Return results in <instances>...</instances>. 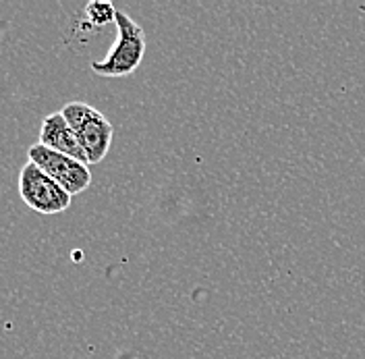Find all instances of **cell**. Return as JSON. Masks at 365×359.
Wrapping results in <instances>:
<instances>
[{
	"label": "cell",
	"mask_w": 365,
	"mask_h": 359,
	"mask_svg": "<svg viewBox=\"0 0 365 359\" xmlns=\"http://www.w3.org/2000/svg\"><path fill=\"white\" fill-rule=\"evenodd\" d=\"M19 193L27 208L44 216L65 212L73 198L52 177H48L40 166H36L29 160L19 173Z\"/></svg>",
	"instance_id": "cell-3"
},
{
	"label": "cell",
	"mask_w": 365,
	"mask_h": 359,
	"mask_svg": "<svg viewBox=\"0 0 365 359\" xmlns=\"http://www.w3.org/2000/svg\"><path fill=\"white\" fill-rule=\"evenodd\" d=\"M86 21L91 27H104L108 23H114L118 9L108 0H93L86 6Z\"/></svg>",
	"instance_id": "cell-6"
},
{
	"label": "cell",
	"mask_w": 365,
	"mask_h": 359,
	"mask_svg": "<svg viewBox=\"0 0 365 359\" xmlns=\"http://www.w3.org/2000/svg\"><path fill=\"white\" fill-rule=\"evenodd\" d=\"M27 160L40 166L48 177L56 181L68 196L83 193L91 185L90 166L75 158L58 154L42 143H34L27 150Z\"/></svg>",
	"instance_id": "cell-4"
},
{
	"label": "cell",
	"mask_w": 365,
	"mask_h": 359,
	"mask_svg": "<svg viewBox=\"0 0 365 359\" xmlns=\"http://www.w3.org/2000/svg\"><path fill=\"white\" fill-rule=\"evenodd\" d=\"M63 116L67 118L71 129L75 131L90 166L102 162L113 143L114 127L113 123L93 106L86 102H68L63 106Z\"/></svg>",
	"instance_id": "cell-2"
},
{
	"label": "cell",
	"mask_w": 365,
	"mask_h": 359,
	"mask_svg": "<svg viewBox=\"0 0 365 359\" xmlns=\"http://www.w3.org/2000/svg\"><path fill=\"white\" fill-rule=\"evenodd\" d=\"M116 42L102 61H93L90 67L100 77H125L131 75L145 54V31L125 11L116 13Z\"/></svg>",
	"instance_id": "cell-1"
},
{
	"label": "cell",
	"mask_w": 365,
	"mask_h": 359,
	"mask_svg": "<svg viewBox=\"0 0 365 359\" xmlns=\"http://www.w3.org/2000/svg\"><path fill=\"white\" fill-rule=\"evenodd\" d=\"M46 148L58 152V154H65V156L75 158L83 164L90 166L88 156L77 139L75 131L71 129V125L67 123V118L63 116V113H52L46 116L42 121V129H40V141Z\"/></svg>",
	"instance_id": "cell-5"
}]
</instances>
